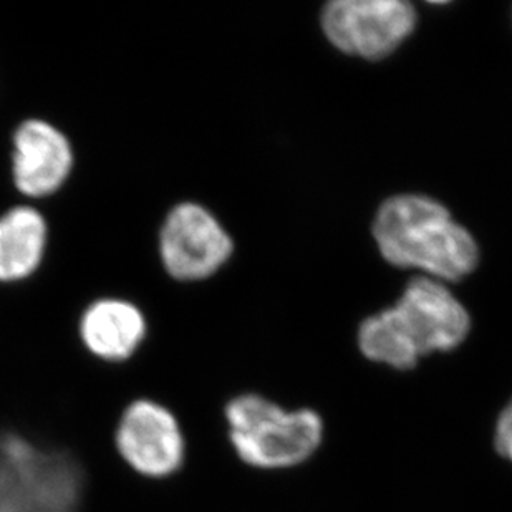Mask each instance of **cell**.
<instances>
[{
  "label": "cell",
  "mask_w": 512,
  "mask_h": 512,
  "mask_svg": "<svg viewBox=\"0 0 512 512\" xmlns=\"http://www.w3.org/2000/svg\"><path fill=\"white\" fill-rule=\"evenodd\" d=\"M67 136L49 121L27 120L15 130L12 173L20 193L44 198L62 188L72 171Z\"/></svg>",
  "instance_id": "8"
},
{
  "label": "cell",
  "mask_w": 512,
  "mask_h": 512,
  "mask_svg": "<svg viewBox=\"0 0 512 512\" xmlns=\"http://www.w3.org/2000/svg\"><path fill=\"white\" fill-rule=\"evenodd\" d=\"M358 345L368 360L398 370H410L420 360L400 334L388 310L372 315L363 322L358 332Z\"/></svg>",
  "instance_id": "11"
},
{
  "label": "cell",
  "mask_w": 512,
  "mask_h": 512,
  "mask_svg": "<svg viewBox=\"0 0 512 512\" xmlns=\"http://www.w3.org/2000/svg\"><path fill=\"white\" fill-rule=\"evenodd\" d=\"M47 223L37 209L17 206L0 218V281H22L42 262Z\"/></svg>",
  "instance_id": "10"
},
{
  "label": "cell",
  "mask_w": 512,
  "mask_h": 512,
  "mask_svg": "<svg viewBox=\"0 0 512 512\" xmlns=\"http://www.w3.org/2000/svg\"><path fill=\"white\" fill-rule=\"evenodd\" d=\"M373 236L390 264L420 269L436 281H459L478 266L474 237L443 204L420 194L385 201L373 223Z\"/></svg>",
  "instance_id": "1"
},
{
  "label": "cell",
  "mask_w": 512,
  "mask_h": 512,
  "mask_svg": "<svg viewBox=\"0 0 512 512\" xmlns=\"http://www.w3.org/2000/svg\"><path fill=\"white\" fill-rule=\"evenodd\" d=\"M415 24V9L403 0H335L322 14L327 39L345 54L368 60L392 54Z\"/></svg>",
  "instance_id": "4"
},
{
  "label": "cell",
  "mask_w": 512,
  "mask_h": 512,
  "mask_svg": "<svg viewBox=\"0 0 512 512\" xmlns=\"http://www.w3.org/2000/svg\"><path fill=\"white\" fill-rule=\"evenodd\" d=\"M163 266L178 281L213 276L232 254V241L218 219L196 203L171 209L160 232Z\"/></svg>",
  "instance_id": "6"
},
{
  "label": "cell",
  "mask_w": 512,
  "mask_h": 512,
  "mask_svg": "<svg viewBox=\"0 0 512 512\" xmlns=\"http://www.w3.org/2000/svg\"><path fill=\"white\" fill-rule=\"evenodd\" d=\"M387 310L420 358L459 347L471 329L468 310L443 282L431 277H416Z\"/></svg>",
  "instance_id": "5"
},
{
  "label": "cell",
  "mask_w": 512,
  "mask_h": 512,
  "mask_svg": "<svg viewBox=\"0 0 512 512\" xmlns=\"http://www.w3.org/2000/svg\"><path fill=\"white\" fill-rule=\"evenodd\" d=\"M146 335L145 315L131 302L102 299L93 302L80 320V337L95 357L108 362L130 358Z\"/></svg>",
  "instance_id": "9"
},
{
  "label": "cell",
  "mask_w": 512,
  "mask_h": 512,
  "mask_svg": "<svg viewBox=\"0 0 512 512\" xmlns=\"http://www.w3.org/2000/svg\"><path fill=\"white\" fill-rule=\"evenodd\" d=\"M494 443H496L499 455L509 459L512 463V400L499 416L496 433H494Z\"/></svg>",
  "instance_id": "12"
},
{
  "label": "cell",
  "mask_w": 512,
  "mask_h": 512,
  "mask_svg": "<svg viewBox=\"0 0 512 512\" xmlns=\"http://www.w3.org/2000/svg\"><path fill=\"white\" fill-rule=\"evenodd\" d=\"M226 421L237 456L262 469L304 463L324 440V421L312 410H282L259 395H241L226 406Z\"/></svg>",
  "instance_id": "3"
},
{
  "label": "cell",
  "mask_w": 512,
  "mask_h": 512,
  "mask_svg": "<svg viewBox=\"0 0 512 512\" xmlns=\"http://www.w3.org/2000/svg\"><path fill=\"white\" fill-rule=\"evenodd\" d=\"M116 448L126 464L146 478H170L184 461V436L168 408L136 400L116 430Z\"/></svg>",
  "instance_id": "7"
},
{
  "label": "cell",
  "mask_w": 512,
  "mask_h": 512,
  "mask_svg": "<svg viewBox=\"0 0 512 512\" xmlns=\"http://www.w3.org/2000/svg\"><path fill=\"white\" fill-rule=\"evenodd\" d=\"M83 494L85 473L72 453L0 433V512H78Z\"/></svg>",
  "instance_id": "2"
}]
</instances>
